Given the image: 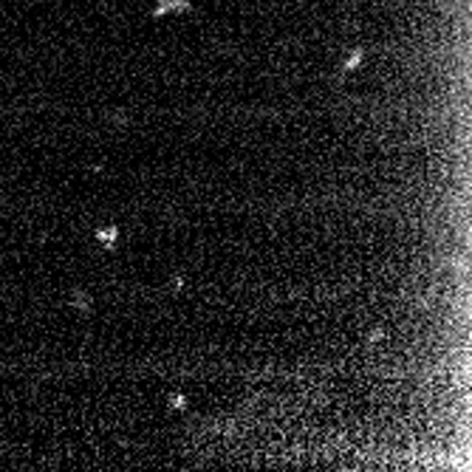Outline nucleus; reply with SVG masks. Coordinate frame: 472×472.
Segmentation results:
<instances>
[{
    "label": "nucleus",
    "instance_id": "nucleus-1",
    "mask_svg": "<svg viewBox=\"0 0 472 472\" xmlns=\"http://www.w3.org/2000/svg\"><path fill=\"white\" fill-rule=\"evenodd\" d=\"M116 238H119V229H116V226L97 229V241H99L102 246H108V249H113V246H116Z\"/></svg>",
    "mask_w": 472,
    "mask_h": 472
},
{
    "label": "nucleus",
    "instance_id": "nucleus-2",
    "mask_svg": "<svg viewBox=\"0 0 472 472\" xmlns=\"http://www.w3.org/2000/svg\"><path fill=\"white\" fill-rule=\"evenodd\" d=\"M74 303L79 306V311H88V308H91V297H88V294H74Z\"/></svg>",
    "mask_w": 472,
    "mask_h": 472
},
{
    "label": "nucleus",
    "instance_id": "nucleus-3",
    "mask_svg": "<svg viewBox=\"0 0 472 472\" xmlns=\"http://www.w3.org/2000/svg\"><path fill=\"white\" fill-rule=\"evenodd\" d=\"M170 404H173V407H179V410H181V407H187V399H184L181 393H175V396H170Z\"/></svg>",
    "mask_w": 472,
    "mask_h": 472
}]
</instances>
